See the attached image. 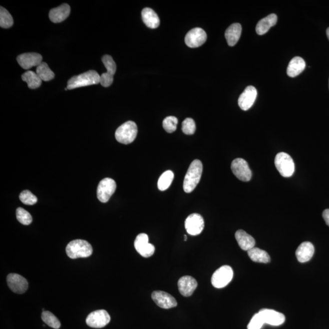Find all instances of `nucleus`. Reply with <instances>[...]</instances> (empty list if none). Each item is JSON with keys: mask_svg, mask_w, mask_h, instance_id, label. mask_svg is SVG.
I'll return each instance as SVG.
<instances>
[{"mask_svg": "<svg viewBox=\"0 0 329 329\" xmlns=\"http://www.w3.org/2000/svg\"><path fill=\"white\" fill-rule=\"evenodd\" d=\"M203 166L200 160H193L185 174L183 188L185 193L192 192L200 181Z\"/></svg>", "mask_w": 329, "mask_h": 329, "instance_id": "obj_1", "label": "nucleus"}, {"mask_svg": "<svg viewBox=\"0 0 329 329\" xmlns=\"http://www.w3.org/2000/svg\"><path fill=\"white\" fill-rule=\"evenodd\" d=\"M100 83V76L95 70H89L82 74L74 76L67 83V89L72 90L80 87L95 85Z\"/></svg>", "mask_w": 329, "mask_h": 329, "instance_id": "obj_2", "label": "nucleus"}, {"mask_svg": "<svg viewBox=\"0 0 329 329\" xmlns=\"http://www.w3.org/2000/svg\"><path fill=\"white\" fill-rule=\"evenodd\" d=\"M93 248L88 241L83 240L72 241L66 247L67 255L72 259L89 257L92 254Z\"/></svg>", "mask_w": 329, "mask_h": 329, "instance_id": "obj_3", "label": "nucleus"}, {"mask_svg": "<svg viewBox=\"0 0 329 329\" xmlns=\"http://www.w3.org/2000/svg\"><path fill=\"white\" fill-rule=\"evenodd\" d=\"M138 133L136 123L129 121L121 125L115 132V138L118 142L128 145L133 143L136 139Z\"/></svg>", "mask_w": 329, "mask_h": 329, "instance_id": "obj_4", "label": "nucleus"}, {"mask_svg": "<svg viewBox=\"0 0 329 329\" xmlns=\"http://www.w3.org/2000/svg\"><path fill=\"white\" fill-rule=\"evenodd\" d=\"M274 164L280 175L284 178H289L294 172L295 166L293 160L288 154L278 153L275 157Z\"/></svg>", "mask_w": 329, "mask_h": 329, "instance_id": "obj_5", "label": "nucleus"}, {"mask_svg": "<svg viewBox=\"0 0 329 329\" xmlns=\"http://www.w3.org/2000/svg\"><path fill=\"white\" fill-rule=\"evenodd\" d=\"M233 276V271L231 267L222 266L213 274L211 282L215 288H224L231 282Z\"/></svg>", "mask_w": 329, "mask_h": 329, "instance_id": "obj_6", "label": "nucleus"}, {"mask_svg": "<svg viewBox=\"0 0 329 329\" xmlns=\"http://www.w3.org/2000/svg\"><path fill=\"white\" fill-rule=\"evenodd\" d=\"M116 182L111 178H105L101 181L97 188V197L103 203L108 202L116 190Z\"/></svg>", "mask_w": 329, "mask_h": 329, "instance_id": "obj_7", "label": "nucleus"}, {"mask_svg": "<svg viewBox=\"0 0 329 329\" xmlns=\"http://www.w3.org/2000/svg\"><path fill=\"white\" fill-rule=\"evenodd\" d=\"M102 62L106 67L107 72L100 76V84L103 87H108L114 81V76L116 73L117 66L113 58L109 55L104 56Z\"/></svg>", "mask_w": 329, "mask_h": 329, "instance_id": "obj_8", "label": "nucleus"}, {"mask_svg": "<svg viewBox=\"0 0 329 329\" xmlns=\"http://www.w3.org/2000/svg\"><path fill=\"white\" fill-rule=\"evenodd\" d=\"M232 173L243 182H248L252 178V171L245 160L237 158L233 160L231 164Z\"/></svg>", "mask_w": 329, "mask_h": 329, "instance_id": "obj_9", "label": "nucleus"}, {"mask_svg": "<svg viewBox=\"0 0 329 329\" xmlns=\"http://www.w3.org/2000/svg\"><path fill=\"white\" fill-rule=\"evenodd\" d=\"M111 321V316L108 311L99 310L92 312L86 319L87 324L89 327L100 328L105 327Z\"/></svg>", "mask_w": 329, "mask_h": 329, "instance_id": "obj_10", "label": "nucleus"}, {"mask_svg": "<svg viewBox=\"0 0 329 329\" xmlns=\"http://www.w3.org/2000/svg\"><path fill=\"white\" fill-rule=\"evenodd\" d=\"M134 246L136 251L145 258L151 257L155 252V247L149 243L148 236L146 233H140L137 235L134 241Z\"/></svg>", "mask_w": 329, "mask_h": 329, "instance_id": "obj_11", "label": "nucleus"}, {"mask_svg": "<svg viewBox=\"0 0 329 329\" xmlns=\"http://www.w3.org/2000/svg\"><path fill=\"white\" fill-rule=\"evenodd\" d=\"M185 227L188 234L196 236L200 234L204 228L203 218L198 213L188 216L185 221Z\"/></svg>", "mask_w": 329, "mask_h": 329, "instance_id": "obj_12", "label": "nucleus"}, {"mask_svg": "<svg viewBox=\"0 0 329 329\" xmlns=\"http://www.w3.org/2000/svg\"><path fill=\"white\" fill-rule=\"evenodd\" d=\"M207 38V34L204 30L200 28H194L185 36V44L188 47L195 49L202 46L206 42Z\"/></svg>", "mask_w": 329, "mask_h": 329, "instance_id": "obj_13", "label": "nucleus"}, {"mask_svg": "<svg viewBox=\"0 0 329 329\" xmlns=\"http://www.w3.org/2000/svg\"><path fill=\"white\" fill-rule=\"evenodd\" d=\"M151 297L154 302L160 308L169 309L175 307L178 305L175 298L165 291H154Z\"/></svg>", "mask_w": 329, "mask_h": 329, "instance_id": "obj_14", "label": "nucleus"}, {"mask_svg": "<svg viewBox=\"0 0 329 329\" xmlns=\"http://www.w3.org/2000/svg\"><path fill=\"white\" fill-rule=\"evenodd\" d=\"M7 283L11 291L15 293L23 294L28 288L27 280L18 274L11 273L8 275Z\"/></svg>", "mask_w": 329, "mask_h": 329, "instance_id": "obj_15", "label": "nucleus"}, {"mask_svg": "<svg viewBox=\"0 0 329 329\" xmlns=\"http://www.w3.org/2000/svg\"><path fill=\"white\" fill-rule=\"evenodd\" d=\"M257 96V91L254 87H247L238 98L239 106L243 111H247L254 105Z\"/></svg>", "mask_w": 329, "mask_h": 329, "instance_id": "obj_16", "label": "nucleus"}, {"mask_svg": "<svg viewBox=\"0 0 329 329\" xmlns=\"http://www.w3.org/2000/svg\"><path fill=\"white\" fill-rule=\"evenodd\" d=\"M17 60L22 68L28 70L38 67L42 63V56L39 53H27L18 56Z\"/></svg>", "mask_w": 329, "mask_h": 329, "instance_id": "obj_17", "label": "nucleus"}, {"mask_svg": "<svg viewBox=\"0 0 329 329\" xmlns=\"http://www.w3.org/2000/svg\"><path fill=\"white\" fill-rule=\"evenodd\" d=\"M258 313L262 317L264 323L269 325H280L283 324L285 320L283 314L271 309H261Z\"/></svg>", "mask_w": 329, "mask_h": 329, "instance_id": "obj_18", "label": "nucleus"}, {"mask_svg": "<svg viewBox=\"0 0 329 329\" xmlns=\"http://www.w3.org/2000/svg\"><path fill=\"white\" fill-rule=\"evenodd\" d=\"M178 289L182 296L188 297L192 296L198 286V282L195 278L190 275H185L180 278L178 283Z\"/></svg>", "mask_w": 329, "mask_h": 329, "instance_id": "obj_19", "label": "nucleus"}, {"mask_svg": "<svg viewBox=\"0 0 329 329\" xmlns=\"http://www.w3.org/2000/svg\"><path fill=\"white\" fill-rule=\"evenodd\" d=\"M70 9L68 4H64L57 8L51 10L49 13L50 21L55 24L61 23L69 18Z\"/></svg>", "mask_w": 329, "mask_h": 329, "instance_id": "obj_20", "label": "nucleus"}, {"mask_svg": "<svg viewBox=\"0 0 329 329\" xmlns=\"http://www.w3.org/2000/svg\"><path fill=\"white\" fill-rule=\"evenodd\" d=\"M314 252L313 244L308 241H305L300 244L297 247L296 256L299 262L305 263L311 259Z\"/></svg>", "mask_w": 329, "mask_h": 329, "instance_id": "obj_21", "label": "nucleus"}, {"mask_svg": "<svg viewBox=\"0 0 329 329\" xmlns=\"http://www.w3.org/2000/svg\"><path fill=\"white\" fill-rule=\"evenodd\" d=\"M235 236L239 246L244 251H248L254 247L255 244L254 238L243 230H237Z\"/></svg>", "mask_w": 329, "mask_h": 329, "instance_id": "obj_22", "label": "nucleus"}, {"mask_svg": "<svg viewBox=\"0 0 329 329\" xmlns=\"http://www.w3.org/2000/svg\"><path fill=\"white\" fill-rule=\"evenodd\" d=\"M241 31L242 28L240 24H233L227 28L225 33V38L230 47H233L237 44L240 38Z\"/></svg>", "mask_w": 329, "mask_h": 329, "instance_id": "obj_23", "label": "nucleus"}, {"mask_svg": "<svg viewBox=\"0 0 329 329\" xmlns=\"http://www.w3.org/2000/svg\"><path fill=\"white\" fill-rule=\"evenodd\" d=\"M277 16L274 14H270L258 22L257 26H256V33L258 35H265L268 32L270 28L274 27L277 24Z\"/></svg>", "mask_w": 329, "mask_h": 329, "instance_id": "obj_24", "label": "nucleus"}, {"mask_svg": "<svg viewBox=\"0 0 329 329\" xmlns=\"http://www.w3.org/2000/svg\"><path fill=\"white\" fill-rule=\"evenodd\" d=\"M305 67V61L302 58L295 57L289 62L286 73L289 77H296L304 70Z\"/></svg>", "mask_w": 329, "mask_h": 329, "instance_id": "obj_25", "label": "nucleus"}, {"mask_svg": "<svg viewBox=\"0 0 329 329\" xmlns=\"http://www.w3.org/2000/svg\"><path fill=\"white\" fill-rule=\"evenodd\" d=\"M142 20L144 24L151 29H155L160 25V19L157 14L151 8H146L142 12Z\"/></svg>", "mask_w": 329, "mask_h": 329, "instance_id": "obj_26", "label": "nucleus"}, {"mask_svg": "<svg viewBox=\"0 0 329 329\" xmlns=\"http://www.w3.org/2000/svg\"><path fill=\"white\" fill-rule=\"evenodd\" d=\"M247 254L249 258L255 262L268 263L271 261V258L268 253L258 247H253L247 251Z\"/></svg>", "mask_w": 329, "mask_h": 329, "instance_id": "obj_27", "label": "nucleus"}, {"mask_svg": "<svg viewBox=\"0 0 329 329\" xmlns=\"http://www.w3.org/2000/svg\"><path fill=\"white\" fill-rule=\"evenodd\" d=\"M22 79L31 89H38L42 85V81L36 72L27 71L22 75Z\"/></svg>", "mask_w": 329, "mask_h": 329, "instance_id": "obj_28", "label": "nucleus"}, {"mask_svg": "<svg viewBox=\"0 0 329 329\" xmlns=\"http://www.w3.org/2000/svg\"><path fill=\"white\" fill-rule=\"evenodd\" d=\"M36 73L42 81H50L55 78V73L49 68L46 63H42L36 68Z\"/></svg>", "mask_w": 329, "mask_h": 329, "instance_id": "obj_29", "label": "nucleus"}, {"mask_svg": "<svg viewBox=\"0 0 329 329\" xmlns=\"http://www.w3.org/2000/svg\"><path fill=\"white\" fill-rule=\"evenodd\" d=\"M174 177V175L172 171H166L160 176L159 179L158 183H157L159 189L160 191L167 190L170 187L171 183L173 181Z\"/></svg>", "mask_w": 329, "mask_h": 329, "instance_id": "obj_30", "label": "nucleus"}, {"mask_svg": "<svg viewBox=\"0 0 329 329\" xmlns=\"http://www.w3.org/2000/svg\"><path fill=\"white\" fill-rule=\"evenodd\" d=\"M42 319L46 324L51 327L59 329L61 327V324L60 320L52 312L49 311L42 312Z\"/></svg>", "mask_w": 329, "mask_h": 329, "instance_id": "obj_31", "label": "nucleus"}, {"mask_svg": "<svg viewBox=\"0 0 329 329\" xmlns=\"http://www.w3.org/2000/svg\"><path fill=\"white\" fill-rule=\"evenodd\" d=\"M14 24V20L10 13L5 9L1 7L0 8V27L3 28H10Z\"/></svg>", "mask_w": 329, "mask_h": 329, "instance_id": "obj_32", "label": "nucleus"}, {"mask_svg": "<svg viewBox=\"0 0 329 329\" xmlns=\"http://www.w3.org/2000/svg\"><path fill=\"white\" fill-rule=\"evenodd\" d=\"M17 219L24 225H30L32 223L33 218L30 213L23 208L19 207L16 210Z\"/></svg>", "mask_w": 329, "mask_h": 329, "instance_id": "obj_33", "label": "nucleus"}, {"mask_svg": "<svg viewBox=\"0 0 329 329\" xmlns=\"http://www.w3.org/2000/svg\"><path fill=\"white\" fill-rule=\"evenodd\" d=\"M178 120L176 117L170 116L166 117L163 121V128L168 133H172L176 130Z\"/></svg>", "mask_w": 329, "mask_h": 329, "instance_id": "obj_34", "label": "nucleus"}, {"mask_svg": "<svg viewBox=\"0 0 329 329\" xmlns=\"http://www.w3.org/2000/svg\"><path fill=\"white\" fill-rule=\"evenodd\" d=\"M20 199L22 203L26 205L35 204L38 202V198L29 190H25L22 192L19 196Z\"/></svg>", "mask_w": 329, "mask_h": 329, "instance_id": "obj_35", "label": "nucleus"}, {"mask_svg": "<svg viewBox=\"0 0 329 329\" xmlns=\"http://www.w3.org/2000/svg\"><path fill=\"white\" fill-rule=\"evenodd\" d=\"M182 130L187 135H193L195 133L196 124L195 121L190 118H187L182 122Z\"/></svg>", "mask_w": 329, "mask_h": 329, "instance_id": "obj_36", "label": "nucleus"}, {"mask_svg": "<svg viewBox=\"0 0 329 329\" xmlns=\"http://www.w3.org/2000/svg\"><path fill=\"white\" fill-rule=\"evenodd\" d=\"M264 324L265 323L259 313H256L247 325V329H260Z\"/></svg>", "mask_w": 329, "mask_h": 329, "instance_id": "obj_37", "label": "nucleus"}, {"mask_svg": "<svg viewBox=\"0 0 329 329\" xmlns=\"http://www.w3.org/2000/svg\"><path fill=\"white\" fill-rule=\"evenodd\" d=\"M322 217L324 218L326 224L329 226V209H325L323 212Z\"/></svg>", "mask_w": 329, "mask_h": 329, "instance_id": "obj_38", "label": "nucleus"}, {"mask_svg": "<svg viewBox=\"0 0 329 329\" xmlns=\"http://www.w3.org/2000/svg\"><path fill=\"white\" fill-rule=\"evenodd\" d=\"M326 34H327V36L329 40V28H328L327 31H326Z\"/></svg>", "mask_w": 329, "mask_h": 329, "instance_id": "obj_39", "label": "nucleus"}, {"mask_svg": "<svg viewBox=\"0 0 329 329\" xmlns=\"http://www.w3.org/2000/svg\"><path fill=\"white\" fill-rule=\"evenodd\" d=\"M187 235H185V236H184V240H185V241H186V240H187Z\"/></svg>", "mask_w": 329, "mask_h": 329, "instance_id": "obj_40", "label": "nucleus"}]
</instances>
